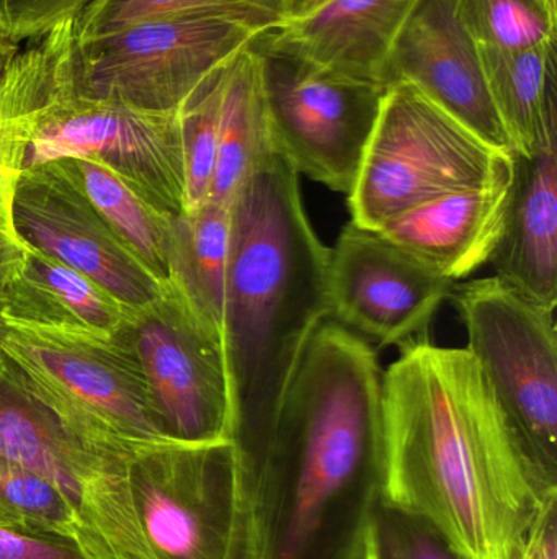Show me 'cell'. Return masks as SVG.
Returning a JSON list of instances; mask_svg holds the SVG:
<instances>
[{
  "mask_svg": "<svg viewBox=\"0 0 557 559\" xmlns=\"http://www.w3.org/2000/svg\"><path fill=\"white\" fill-rule=\"evenodd\" d=\"M382 496L467 559H517L557 488L523 452L471 352L412 341L383 373Z\"/></svg>",
  "mask_w": 557,
  "mask_h": 559,
  "instance_id": "1",
  "label": "cell"
},
{
  "mask_svg": "<svg viewBox=\"0 0 557 559\" xmlns=\"http://www.w3.org/2000/svg\"><path fill=\"white\" fill-rule=\"evenodd\" d=\"M239 449L258 559H362L385 460L383 371L368 342L326 319L267 429Z\"/></svg>",
  "mask_w": 557,
  "mask_h": 559,
  "instance_id": "2",
  "label": "cell"
},
{
  "mask_svg": "<svg viewBox=\"0 0 557 559\" xmlns=\"http://www.w3.org/2000/svg\"><path fill=\"white\" fill-rule=\"evenodd\" d=\"M298 177L270 154L232 203L225 341L239 447L267 429L311 335L330 319V249L307 219Z\"/></svg>",
  "mask_w": 557,
  "mask_h": 559,
  "instance_id": "3",
  "label": "cell"
},
{
  "mask_svg": "<svg viewBox=\"0 0 557 559\" xmlns=\"http://www.w3.org/2000/svg\"><path fill=\"white\" fill-rule=\"evenodd\" d=\"M74 20L12 59L0 79V143L19 174L51 160H94L169 216L186 212L179 111L157 114L85 97L71 72Z\"/></svg>",
  "mask_w": 557,
  "mask_h": 559,
  "instance_id": "4",
  "label": "cell"
},
{
  "mask_svg": "<svg viewBox=\"0 0 557 559\" xmlns=\"http://www.w3.org/2000/svg\"><path fill=\"white\" fill-rule=\"evenodd\" d=\"M124 459L154 559H258L251 483L235 440L153 443Z\"/></svg>",
  "mask_w": 557,
  "mask_h": 559,
  "instance_id": "5",
  "label": "cell"
},
{
  "mask_svg": "<svg viewBox=\"0 0 557 559\" xmlns=\"http://www.w3.org/2000/svg\"><path fill=\"white\" fill-rule=\"evenodd\" d=\"M516 157L464 127L414 85H391L349 195L352 222L378 231L460 190L512 179Z\"/></svg>",
  "mask_w": 557,
  "mask_h": 559,
  "instance_id": "6",
  "label": "cell"
},
{
  "mask_svg": "<svg viewBox=\"0 0 557 559\" xmlns=\"http://www.w3.org/2000/svg\"><path fill=\"white\" fill-rule=\"evenodd\" d=\"M124 455L69 427L0 352V459L38 473L64 495L92 559H154L137 524Z\"/></svg>",
  "mask_w": 557,
  "mask_h": 559,
  "instance_id": "7",
  "label": "cell"
},
{
  "mask_svg": "<svg viewBox=\"0 0 557 559\" xmlns=\"http://www.w3.org/2000/svg\"><path fill=\"white\" fill-rule=\"evenodd\" d=\"M124 325L113 337H87L0 322V352L22 370L33 391L85 439L120 453L172 442Z\"/></svg>",
  "mask_w": 557,
  "mask_h": 559,
  "instance_id": "8",
  "label": "cell"
},
{
  "mask_svg": "<svg viewBox=\"0 0 557 559\" xmlns=\"http://www.w3.org/2000/svg\"><path fill=\"white\" fill-rule=\"evenodd\" d=\"M249 46L261 64L275 153L298 176L349 197L388 88L316 64L278 45L268 29Z\"/></svg>",
  "mask_w": 557,
  "mask_h": 559,
  "instance_id": "9",
  "label": "cell"
},
{
  "mask_svg": "<svg viewBox=\"0 0 557 559\" xmlns=\"http://www.w3.org/2000/svg\"><path fill=\"white\" fill-rule=\"evenodd\" d=\"M450 298L480 365L523 452L557 488V337L555 311L502 280L453 286Z\"/></svg>",
  "mask_w": 557,
  "mask_h": 559,
  "instance_id": "10",
  "label": "cell"
},
{
  "mask_svg": "<svg viewBox=\"0 0 557 559\" xmlns=\"http://www.w3.org/2000/svg\"><path fill=\"white\" fill-rule=\"evenodd\" d=\"M258 33L231 16L189 13L82 41L74 35L72 81L85 97L172 114Z\"/></svg>",
  "mask_w": 557,
  "mask_h": 559,
  "instance_id": "11",
  "label": "cell"
},
{
  "mask_svg": "<svg viewBox=\"0 0 557 559\" xmlns=\"http://www.w3.org/2000/svg\"><path fill=\"white\" fill-rule=\"evenodd\" d=\"M124 334L167 439L235 440L238 411L225 337L175 285L133 311Z\"/></svg>",
  "mask_w": 557,
  "mask_h": 559,
  "instance_id": "12",
  "label": "cell"
},
{
  "mask_svg": "<svg viewBox=\"0 0 557 559\" xmlns=\"http://www.w3.org/2000/svg\"><path fill=\"white\" fill-rule=\"evenodd\" d=\"M457 283L441 277L379 233L355 223L330 249V319L382 345H405L431 324Z\"/></svg>",
  "mask_w": 557,
  "mask_h": 559,
  "instance_id": "13",
  "label": "cell"
},
{
  "mask_svg": "<svg viewBox=\"0 0 557 559\" xmlns=\"http://www.w3.org/2000/svg\"><path fill=\"white\" fill-rule=\"evenodd\" d=\"M12 218L23 245L94 280L133 311L167 289L51 163L16 174Z\"/></svg>",
  "mask_w": 557,
  "mask_h": 559,
  "instance_id": "14",
  "label": "cell"
},
{
  "mask_svg": "<svg viewBox=\"0 0 557 559\" xmlns=\"http://www.w3.org/2000/svg\"><path fill=\"white\" fill-rule=\"evenodd\" d=\"M414 85L435 105L499 150L512 153L481 64L480 46L457 0H421L389 52L383 84Z\"/></svg>",
  "mask_w": 557,
  "mask_h": 559,
  "instance_id": "15",
  "label": "cell"
},
{
  "mask_svg": "<svg viewBox=\"0 0 557 559\" xmlns=\"http://www.w3.org/2000/svg\"><path fill=\"white\" fill-rule=\"evenodd\" d=\"M512 180L438 197L376 233L441 277H470L491 261L499 245Z\"/></svg>",
  "mask_w": 557,
  "mask_h": 559,
  "instance_id": "16",
  "label": "cell"
},
{
  "mask_svg": "<svg viewBox=\"0 0 557 559\" xmlns=\"http://www.w3.org/2000/svg\"><path fill=\"white\" fill-rule=\"evenodd\" d=\"M419 2L323 0L268 33L278 45L330 71L385 85L389 52Z\"/></svg>",
  "mask_w": 557,
  "mask_h": 559,
  "instance_id": "17",
  "label": "cell"
},
{
  "mask_svg": "<svg viewBox=\"0 0 557 559\" xmlns=\"http://www.w3.org/2000/svg\"><path fill=\"white\" fill-rule=\"evenodd\" d=\"M516 157L506 226L491 258L496 277L543 308L557 306V146Z\"/></svg>",
  "mask_w": 557,
  "mask_h": 559,
  "instance_id": "18",
  "label": "cell"
},
{
  "mask_svg": "<svg viewBox=\"0 0 557 559\" xmlns=\"http://www.w3.org/2000/svg\"><path fill=\"white\" fill-rule=\"evenodd\" d=\"M131 314L133 309L94 280L28 248L7 288L0 322L49 334L113 337Z\"/></svg>",
  "mask_w": 557,
  "mask_h": 559,
  "instance_id": "19",
  "label": "cell"
},
{
  "mask_svg": "<svg viewBox=\"0 0 557 559\" xmlns=\"http://www.w3.org/2000/svg\"><path fill=\"white\" fill-rule=\"evenodd\" d=\"M480 58L513 156L557 146L556 41L522 49L480 46Z\"/></svg>",
  "mask_w": 557,
  "mask_h": 559,
  "instance_id": "20",
  "label": "cell"
},
{
  "mask_svg": "<svg viewBox=\"0 0 557 559\" xmlns=\"http://www.w3.org/2000/svg\"><path fill=\"white\" fill-rule=\"evenodd\" d=\"M274 153L262 94L261 64L247 45L226 64L209 202L232 206L252 170Z\"/></svg>",
  "mask_w": 557,
  "mask_h": 559,
  "instance_id": "21",
  "label": "cell"
},
{
  "mask_svg": "<svg viewBox=\"0 0 557 559\" xmlns=\"http://www.w3.org/2000/svg\"><path fill=\"white\" fill-rule=\"evenodd\" d=\"M51 164L84 193L146 271L166 288L172 286L173 216L94 160L65 157Z\"/></svg>",
  "mask_w": 557,
  "mask_h": 559,
  "instance_id": "22",
  "label": "cell"
},
{
  "mask_svg": "<svg viewBox=\"0 0 557 559\" xmlns=\"http://www.w3.org/2000/svg\"><path fill=\"white\" fill-rule=\"evenodd\" d=\"M231 241V205L208 200L173 218L172 285L222 337Z\"/></svg>",
  "mask_w": 557,
  "mask_h": 559,
  "instance_id": "23",
  "label": "cell"
},
{
  "mask_svg": "<svg viewBox=\"0 0 557 559\" xmlns=\"http://www.w3.org/2000/svg\"><path fill=\"white\" fill-rule=\"evenodd\" d=\"M0 528L75 542L88 555L87 535L64 495L38 473L5 459H0Z\"/></svg>",
  "mask_w": 557,
  "mask_h": 559,
  "instance_id": "24",
  "label": "cell"
},
{
  "mask_svg": "<svg viewBox=\"0 0 557 559\" xmlns=\"http://www.w3.org/2000/svg\"><path fill=\"white\" fill-rule=\"evenodd\" d=\"M457 9L486 48L522 49L557 38V0H457Z\"/></svg>",
  "mask_w": 557,
  "mask_h": 559,
  "instance_id": "25",
  "label": "cell"
},
{
  "mask_svg": "<svg viewBox=\"0 0 557 559\" xmlns=\"http://www.w3.org/2000/svg\"><path fill=\"white\" fill-rule=\"evenodd\" d=\"M226 64L211 72L183 102L179 110L185 160L186 212L199 209L208 200L211 189Z\"/></svg>",
  "mask_w": 557,
  "mask_h": 559,
  "instance_id": "26",
  "label": "cell"
},
{
  "mask_svg": "<svg viewBox=\"0 0 557 559\" xmlns=\"http://www.w3.org/2000/svg\"><path fill=\"white\" fill-rule=\"evenodd\" d=\"M189 13H213L247 23L258 32L280 25L277 20L242 9L228 0H90L74 20L75 39L98 38L137 23Z\"/></svg>",
  "mask_w": 557,
  "mask_h": 559,
  "instance_id": "27",
  "label": "cell"
},
{
  "mask_svg": "<svg viewBox=\"0 0 557 559\" xmlns=\"http://www.w3.org/2000/svg\"><path fill=\"white\" fill-rule=\"evenodd\" d=\"M362 559H467L427 519L382 498L366 525Z\"/></svg>",
  "mask_w": 557,
  "mask_h": 559,
  "instance_id": "28",
  "label": "cell"
},
{
  "mask_svg": "<svg viewBox=\"0 0 557 559\" xmlns=\"http://www.w3.org/2000/svg\"><path fill=\"white\" fill-rule=\"evenodd\" d=\"M90 0H0V28L16 39H36L75 20Z\"/></svg>",
  "mask_w": 557,
  "mask_h": 559,
  "instance_id": "29",
  "label": "cell"
},
{
  "mask_svg": "<svg viewBox=\"0 0 557 559\" xmlns=\"http://www.w3.org/2000/svg\"><path fill=\"white\" fill-rule=\"evenodd\" d=\"M15 177L16 173L7 166L2 143H0V311H2L7 288L22 269L28 251L13 226L12 192Z\"/></svg>",
  "mask_w": 557,
  "mask_h": 559,
  "instance_id": "30",
  "label": "cell"
},
{
  "mask_svg": "<svg viewBox=\"0 0 557 559\" xmlns=\"http://www.w3.org/2000/svg\"><path fill=\"white\" fill-rule=\"evenodd\" d=\"M0 559H92L81 545L0 528Z\"/></svg>",
  "mask_w": 557,
  "mask_h": 559,
  "instance_id": "31",
  "label": "cell"
},
{
  "mask_svg": "<svg viewBox=\"0 0 557 559\" xmlns=\"http://www.w3.org/2000/svg\"><path fill=\"white\" fill-rule=\"evenodd\" d=\"M517 559H557V496L540 512Z\"/></svg>",
  "mask_w": 557,
  "mask_h": 559,
  "instance_id": "32",
  "label": "cell"
},
{
  "mask_svg": "<svg viewBox=\"0 0 557 559\" xmlns=\"http://www.w3.org/2000/svg\"><path fill=\"white\" fill-rule=\"evenodd\" d=\"M228 2L235 3L251 12L270 16L281 23L301 13L307 0H228Z\"/></svg>",
  "mask_w": 557,
  "mask_h": 559,
  "instance_id": "33",
  "label": "cell"
},
{
  "mask_svg": "<svg viewBox=\"0 0 557 559\" xmlns=\"http://www.w3.org/2000/svg\"><path fill=\"white\" fill-rule=\"evenodd\" d=\"M19 51L20 39L0 28V79H2L3 72L7 71L12 59L19 55Z\"/></svg>",
  "mask_w": 557,
  "mask_h": 559,
  "instance_id": "34",
  "label": "cell"
},
{
  "mask_svg": "<svg viewBox=\"0 0 557 559\" xmlns=\"http://www.w3.org/2000/svg\"><path fill=\"white\" fill-rule=\"evenodd\" d=\"M320 2H323V0H307L306 5H304V9L301 10V13H298V15H303V13L310 12L311 9L319 5Z\"/></svg>",
  "mask_w": 557,
  "mask_h": 559,
  "instance_id": "35",
  "label": "cell"
}]
</instances>
